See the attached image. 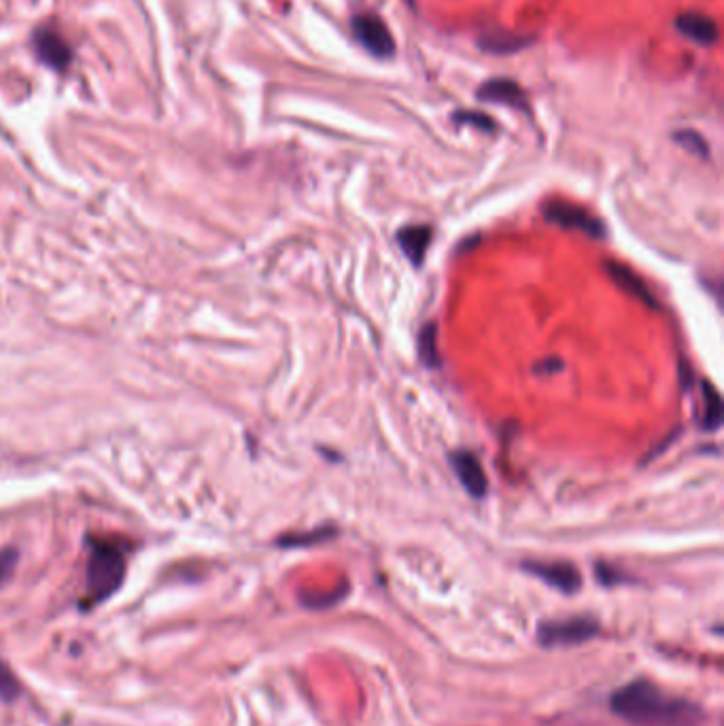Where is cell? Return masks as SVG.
I'll use <instances>...</instances> for the list:
<instances>
[{
	"instance_id": "1",
	"label": "cell",
	"mask_w": 724,
	"mask_h": 726,
	"mask_svg": "<svg viewBox=\"0 0 724 726\" xmlns=\"http://www.w3.org/2000/svg\"><path fill=\"white\" fill-rule=\"evenodd\" d=\"M612 710L637 726H701L705 716L695 703L669 697L648 680H635L618 688L612 697Z\"/></svg>"
},
{
	"instance_id": "2",
	"label": "cell",
	"mask_w": 724,
	"mask_h": 726,
	"mask_svg": "<svg viewBox=\"0 0 724 726\" xmlns=\"http://www.w3.org/2000/svg\"><path fill=\"white\" fill-rule=\"evenodd\" d=\"M88 569H85V597L81 601L83 610L111 599L122 589L126 569H128V550L124 542L113 538H88Z\"/></svg>"
},
{
	"instance_id": "3",
	"label": "cell",
	"mask_w": 724,
	"mask_h": 726,
	"mask_svg": "<svg viewBox=\"0 0 724 726\" xmlns=\"http://www.w3.org/2000/svg\"><path fill=\"white\" fill-rule=\"evenodd\" d=\"M599 633V622L591 616L548 620L538 627V642L544 648H572L586 644Z\"/></svg>"
},
{
	"instance_id": "4",
	"label": "cell",
	"mask_w": 724,
	"mask_h": 726,
	"mask_svg": "<svg viewBox=\"0 0 724 726\" xmlns=\"http://www.w3.org/2000/svg\"><path fill=\"white\" fill-rule=\"evenodd\" d=\"M544 217L546 221L555 223V226H561L565 230H576L591 238L606 236V226H603V221L599 217L582 209V206L570 202H561V200L548 202L544 206Z\"/></svg>"
},
{
	"instance_id": "5",
	"label": "cell",
	"mask_w": 724,
	"mask_h": 726,
	"mask_svg": "<svg viewBox=\"0 0 724 726\" xmlns=\"http://www.w3.org/2000/svg\"><path fill=\"white\" fill-rule=\"evenodd\" d=\"M355 39L376 58H391L395 54V41L381 17L374 13H361L353 20Z\"/></svg>"
},
{
	"instance_id": "6",
	"label": "cell",
	"mask_w": 724,
	"mask_h": 726,
	"mask_svg": "<svg viewBox=\"0 0 724 726\" xmlns=\"http://www.w3.org/2000/svg\"><path fill=\"white\" fill-rule=\"evenodd\" d=\"M523 569L565 595L578 593L582 586L578 567L567 561H527L523 563Z\"/></svg>"
},
{
	"instance_id": "7",
	"label": "cell",
	"mask_w": 724,
	"mask_h": 726,
	"mask_svg": "<svg viewBox=\"0 0 724 726\" xmlns=\"http://www.w3.org/2000/svg\"><path fill=\"white\" fill-rule=\"evenodd\" d=\"M34 51H37L39 60L49 68H54V71H64L73 60L71 47L51 28H39L34 32Z\"/></svg>"
},
{
	"instance_id": "8",
	"label": "cell",
	"mask_w": 724,
	"mask_h": 726,
	"mask_svg": "<svg viewBox=\"0 0 724 726\" xmlns=\"http://www.w3.org/2000/svg\"><path fill=\"white\" fill-rule=\"evenodd\" d=\"M451 463H453V470L465 491H468L474 499H482L487 495L489 480H487L485 470H482L480 461L476 459V455L459 451V453L451 455Z\"/></svg>"
},
{
	"instance_id": "9",
	"label": "cell",
	"mask_w": 724,
	"mask_h": 726,
	"mask_svg": "<svg viewBox=\"0 0 724 726\" xmlns=\"http://www.w3.org/2000/svg\"><path fill=\"white\" fill-rule=\"evenodd\" d=\"M603 268H606V272L610 274V279L625 293H629L631 298L644 302L648 308H657V300H654L650 287L644 283L640 274L620 262H606Z\"/></svg>"
},
{
	"instance_id": "10",
	"label": "cell",
	"mask_w": 724,
	"mask_h": 726,
	"mask_svg": "<svg viewBox=\"0 0 724 726\" xmlns=\"http://www.w3.org/2000/svg\"><path fill=\"white\" fill-rule=\"evenodd\" d=\"M478 98L485 102H495V105H508L514 109H521L527 105V96L523 88L512 79H491L480 85Z\"/></svg>"
},
{
	"instance_id": "11",
	"label": "cell",
	"mask_w": 724,
	"mask_h": 726,
	"mask_svg": "<svg viewBox=\"0 0 724 726\" xmlns=\"http://www.w3.org/2000/svg\"><path fill=\"white\" fill-rule=\"evenodd\" d=\"M678 30L686 39H691L703 47H710L718 41V26L712 17L703 13H682L676 22Z\"/></svg>"
},
{
	"instance_id": "12",
	"label": "cell",
	"mask_w": 724,
	"mask_h": 726,
	"mask_svg": "<svg viewBox=\"0 0 724 726\" xmlns=\"http://www.w3.org/2000/svg\"><path fill=\"white\" fill-rule=\"evenodd\" d=\"M432 238H434V232L429 226H406L398 234V242H400L402 251L415 266L423 264L425 253H427L429 245H432Z\"/></svg>"
},
{
	"instance_id": "13",
	"label": "cell",
	"mask_w": 724,
	"mask_h": 726,
	"mask_svg": "<svg viewBox=\"0 0 724 726\" xmlns=\"http://www.w3.org/2000/svg\"><path fill=\"white\" fill-rule=\"evenodd\" d=\"M701 395H703L701 427H703V431H716L722 425V397H720V391L710 383V380H703Z\"/></svg>"
},
{
	"instance_id": "14",
	"label": "cell",
	"mask_w": 724,
	"mask_h": 726,
	"mask_svg": "<svg viewBox=\"0 0 724 726\" xmlns=\"http://www.w3.org/2000/svg\"><path fill=\"white\" fill-rule=\"evenodd\" d=\"M527 43L529 39L516 37V34L510 32H487L478 41V45L485 51H491V54H512V51L523 49Z\"/></svg>"
},
{
	"instance_id": "15",
	"label": "cell",
	"mask_w": 724,
	"mask_h": 726,
	"mask_svg": "<svg viewBox=\"0 0 724 726\" xmlns=\"http://www.w3.org/2000/svg\"><path fill=\"white\" fill-rule=\"evenodd\" d=\"M419 357L427 368L440 366L438 353V323H427L419 334Z\"/></svg>"
},
{
	"instance_id": "16",
	"label": "cell",
	"mask_w": 724,
	"mask_h": 726,
	"mask_svg": "<svg viewBox=\"0 0 724 726\" xmlns=\"http://www.w3.org/2000/svg\"><path fill=\"white\" fill-rule=\"evenodd\" d=\"M332 535H336V529H332V527H321V529L308 531V533H300V535H287V538H281L279 540V546H285V548L310 546V544H319V542H323L327 538H332Z\"/></svg>"
},
{
	"instance_id": "17",
	"label": "cell",
	"mask_w": 724,
	"mask_h": 726,
	"mask_svg": "<svg viewBox=\"0 0 724 726\" xmlns=\"http://www.w3.org/2000/svg\"><path fill=\"white\" fill-rule=\"evenodd\" d=\"M20 697V682H17L15 673L9 669V665L0 659V701L11 703Z\"/></svg>"
},
{
	"instance_id": "18",
	"label": "cell",
	"mask_w": 724,
	"mask_h": 726,
	"mask_svg": "<svg viewBox=\"0 0 724 726\" xmlns=\"http://www.w3.org/2000/svg\"><path fill=\"white\" fill-rule=\"evenodd\" d=\"M676 141L686 149V151H691L693 155H699V158H710V147H708V143H705L703 141V136L701 134H697V132H693V130H682V132H676Z\"/></svg>"
},
{
	"instance_id": "19",
	"label": "cell",
	"mask_w": 724,
	"mask_h": 726,
	"mask_svg": "<svg viewBox=\"0 0 724 726\" xmlns=\"http://www.w3.org/2000/svg\"><path fill=\"white\" fill-rule=\"evenodd\" d=\"M20 563V552L15 548H3L0 550V589L13 578L15 567Z\"/></svg>"
},
{
	"instance_id": "20",
	"label": "cell",
	"mask_w": 724,
	"mask_h": 726,
	"mask_svg": "<svg viewBox=\"0 0 724 726\" xmlns=\"http://www.w3.org/2000/svg\"><path fill=\"white\" fill-rule=\"evenodd\" d=\"M344 593H347V586H342L340 591H334L330 595H323V593H313V595H304L302 601L304 605H308V608H330V605L338 603Z\"/></svg>"
},
{
	"instance_id": "21",
	"label": "cell",
	"mask_w": 724,
	"mask_h": 726,
	"mask_svg": "<svg viewBox=\"0 0 724 726\" xmlns=\"http://www.w3.org/2000/svg\"><path fill=\"white\" fill-rule=\"evenodd\" d=\"M455 119L465 121V124H472V126H476L480 130H495V121L489 119L487 115H482V113H457Z\"/></svg>"
}]
</instances>
